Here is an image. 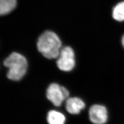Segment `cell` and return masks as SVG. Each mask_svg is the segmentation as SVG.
<instances>
[{"label": "cell", "instance_id": "cell-4", "mask_svg": "<svg viewBox=\"0 0 124 124\" xmlns=\"http://www.w3.org/2000/svg\"><path fill=\"white\" fill-rule=\"evenodd\" d=\"M58 68L62 71L69 72L75 66V55L74 50L70 46L62 48L57 60Z\"/></svg>", "mask_w": 124, "mask_h": 124}, {"label": "cell", "instance_id": "cell-7", "mask_svg": "<svg viewBox=\"0 0 124 124\" xmlns=\"http://www.w3.org/2000/svg\"><path fill=\"white\" fill-rule=\"evenodd\" d=\"M66 118L62 113L56 111H49L47 115V121L49 124H64Z\"/></svg>", "mask_w": 124, "mask_h": 124}, {"label": "cell", "instance_id": "cell-10", "mask_svg": "<svg viewBox=\"0 0 124 124\" xmlns=\"http://www.w3.org/2000/svg\"><path fill=\"white\" fill-rule=\"evenodd\" d=\"M122 46L124 48V35L123 36L122 38Z\"/></svg>", "mask_w": 124, "mask_h": 124}, {"label": "cell", "instance_id": "cell-1", "mask_svg": "<svg viewBox=\"0 0 124 124\" xmlns=\"http://www.w3.org/2000/svg\"><path fill=\"white\" fill-rule=\"evenodd\" d=\"M37 47L38 51L45 58L55 59L59 56L62 49V42L56 33L46 31L39 37Z\"/></svg>", "mask_w": 124, "mask_h": 124}, {"label": "cell", "instance_id": "cell-9", "mask_svg": "<svg viewBox=\"0 0 124 124\" xmlns=\"http://www.w3.org/2000/svg\"><path fill=\"white\" fill-rule=\"evenodd\" d=\"M113 18L118 21H124V1L116 5L113 10Z\"/></svg>", "mask_w": 124, "mask_h": 124}, {"label": "cell", "instance_id": "cell-8", "mask_svg": "<svg viewBox=\"0 0 124 124\" xmlns=\"http://www.w3.org/2000/svg\"><path fill=\"white\" fill-rule=\"evenodd\" d=\"M17 0H0V14L4 15L10 13L16 8Z\"/></svg>", "mask_w": 124, "mask_h": 124}, {"label": "cell", "instance_id": "cell-6", "mask_svg": "<svg viewBox=\"0 0 124 124\" xmlns=\"http://www.w3.org/2000/svg\"><path fill=\"white\" fill-rule=\"evenodd\" d=\"M85 103L80 98L77 97L69 98L65 103L67 111L72 115H77L85 108Z\"/></svg>", "mask_w": 124, "mask_h": 124}, {"label": "cell", "instance_id": "cell-5", "mask_svg": "<svg viewBox=\"0 0 124 124\" xmlns=\"http://www.w3.org/2000/svg\"><path fill=\"white\" fill-rule=\"evenodd\" d=\"M90 121L94 124H105L108 119V111L105 107L94 104L90 107L89 111Z\"/></svg>", "mask_w": 124, "mask_h": 124}, {"label": "cell", "instance_id": "cell-3", "mask_svg": "<svg viewBox=\"0 0 124 124\" xmlns=\"http://www.w3.org/2000/svg\"><path fill=\"white\" fill-rule=\"evenodd\" d=\"M69 96V91L57 83L50 85L46 92V98L55 106H60L62 102L67 99Z\"/></svg>", "mask_w": 124, "mask_h": 124}, {"label": "cell", "instance_id": "cell-2", "mask_svg": "<svg viewBox=\"0 0 124 124\" xmlns=\"http://www.w3.org/2000/svg\"><path fill=\"white\" fill-rule=\"evenodd\" d=\"M3 64L8 69L7 75L9 80L18 81L26 73L27 60L25 57L20 53H12L5 59Z\"/></svg>", "mask_w": 124, "mask_h": 124}]
</instances>
